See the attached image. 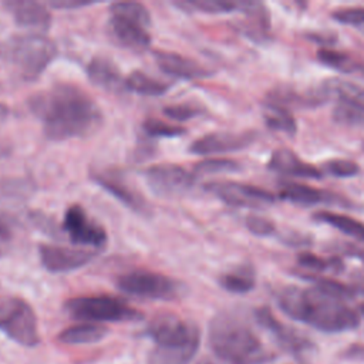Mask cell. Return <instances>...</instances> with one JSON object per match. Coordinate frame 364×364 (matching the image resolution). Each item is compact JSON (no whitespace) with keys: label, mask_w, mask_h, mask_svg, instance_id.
I'll use <instances>...</instances> for the list:
<instances>
[{"label":"cell","mask_w":364,"mask_h":364,"mask_svg":"<svg viewBox=\"0 0 364 364\" xmlns=\"http://www.w3.org/2000/svg\"><path fill=\"white\" fill-rule=\"evenodd\" d=\"M149 189L161 198H176L186 193L195 183V176L176 164H156L144 171Z\"/></svg>","instance_id":"10"},{"label":"cell","mask_w":364,"mask_h":364,"mask_svg":"<svg viewBox=\"0 0 364 364\" xmlns=\"http://www.w3.org/2000/svg\"><path fill=\"white\" fill-rule=\"evenodd\" d=\"M162 111L168 118L179 121V122L199 117L203 112V109L199 105L192 104V102H181V104L166 105V107H164Z\"/></svg>","instance_id":"34"},{"label":"cell","mask_w":364,"mask_h":364,"mask_svg":"<svg viewBox=\"0 0 364 364\" xmlns=\"http://www.w3.org/2000/svg\"><path fill=\"white\" fill-rule=\"evenodd\" d=\"M154 58L156 65L164 71L165 74L173 77V78H182V80H198L212 75V70L200 64L199 61L182 55L179 53L165 51V50H155Z\"/></svg>","instance_id":"16"},{"label":"cell","mask_w":364,"mask_h":364,"mask_svg":"<svg viewBox=\"0 0 364 364\" xmlns=\"http://www.w3.org/2000/svg\"><path fill=\"white\" fill-rule=\"evenodd\" d=\"M142 334L154 343L148 364H189L200 344L199 327L173 313L155 316Z\"/></svg>","instance_id":"3"},{"label":"cell","mask_w":364,"mask_h":364,"mask_svg":"<svg viewBox=\"0 0 364 364\" xmlns=\"http://www.w3.org/2000/svg\"><path fill=\"white\" fill-rule=\"evenodd\" d=\"M87 75L92 84L109 91L122 92L125 88V78L122 77L118 65L108 57L95 55L87 64Z\"/></svg>","instance_id":"20"},{"label":"cell","mask_w":364,"mask_h":364,"mask_svg":"<svg viewBox=\"0 0 364 364\" xmlns=\"http://www.w3.org/2000/svg\"><path fill=\"white\" fill-rule=\"evenodd\" d=\"M65 313L85 323H119V321H138L142 318L141 311L131 307L124 300L107 296H77L64 303Z\"/></svg>","instance_id":"6"},{"label":"cell","mask_w":364,"mask_h":364,"mask_svg":"<svg viewBox=\"0 0 364 364\" xmlns=\"http://www.w3.org/2000/svg\"><path fill=\"white\" fill-rule=\"evenodd\" d=\"M176 7L183 11H196V13H208V14H219V13H230L235 10L242 11L245 7V1H225V0H185L175 1Z\"/></svg>","instance_id":"29"},{"label":"cell","mask_w":364,"mask_h":364,"mask_svg":"<svg viewBox=\"0 0 364 364\" xmlns=\"http://www.w3.org/2000/svg\"><path fill=\"white\" fill-rule=\"evenodd\" d=\"M38 256L47 272L67 273L88 264L97 256V252L94 249H75L41 243L38 246Z\"/></svg>","instance_id":"14"},{"label":"cell","mask_w":364,"mask_h":364,"mask_svg":"<svg viewBox=\"0 0 364 364\" xmlns=\"http://www.w3.org/2000/svg\"><path fill=\"white\" fill-rule=\"evenodd\" d=\"M360 313H361V316L364 317V304H361V306H360Z\"/></svg>","instance_id":"42"},{"label":"cell","mask_w":364,"mask_h":364,"mask_svg":"<svg viewBox=\"0 0 364 364\" xmlns=\"http://www.w3.org/2000/svg\"><path fill=\"white\" fill-rule=\"evenodd\" d=\"M280 196L289 202L297 203V205H316V203H328L336 200V196L309 186V185H303V183H296V182H284L282 185V191H280Z\"/></svg>","instance_id":"23"},{"label":"cell","mask_w":364,"mask_h":364,"mask_svg":"<svg viewBox=\"0 0 364 364\" xmlns=\"http://www.w3.org/2000/svg\"><path fill=\"white\" fill-rule=\"evenodd\" d=\"M269 168L274 172L289 175V176H297V178L320 179L323 176L318 168L304 162L303 159L299 158V155H296L289 148L276 149L269 159Z\"/></svg>","instance_id":"21"},{"label":"cell","mask_w":364,"mask_h":364,"mask_svg":"<svg viewBox=\"0 0 364 364\" xmlns=\"http://www.w3.org/2000/svg\"><path fill=\"white\" fill-rule=\"evenodd\" d=\"M108 34L118 46L135 53H142L151 46V36L145 26L119 16L111 14Z\"/></svg>","instance_id":"17"},{"label":"cell","mask_w":364,"mask_h":364,"mask_svg":"<svg viewBox=\"0 0 364 364\" xmlns=\"http://www.w3.org/2000/svg\"><path fill=\"white\" fill-rule=\"evenodd\" d=\"M108 328L97 323H80L73 324L58 333L57 338L63 344L80 346V344H94L105 338Z\"/></svg>","instance_id":"22"},{"label":"cell","mask_w":364,"mask_h":364,"mask_svg":"<svg viewBox=\"0 0 364 364\" xmlns=\"http://www.w3.org/2000/svg\"><path fill=\"white\" fill-rule=\"evenodd\" d=\"M115 284L125 294L149 300H176L186 291L183 283L176 279L145 269H134L119 274Z\"/></svg>","instance_id":"7"},{"label":"cell","mask_w":364,"mask_h":364,"mask_svg":"<svg viewBox=\"0 0 364 364\" xmlns=\"http://www.w3.org/2000/svg\"><path fill=\"white\" fill-rule=\"evenodd\" d=\"M208 344L225 364H262L270 357L253 330L232 313H219L210 320Z\"/></svg>","instance_id":"4"},{"label":"cell","mask_w":364,"mask_h":364,"mask_svg":"<svg viewBox=\"0 0 364 364\" xmlns=\"http://www.w3.org/2000/svg\"><path fill=\"white\" fill-rule=\"evenodd\" d=\"M171 85H172L171 82L156 80L139 70H134L129 75L125 77L127 90L141 95H146V97L164 95L171 88Z\"/></svg>","instance_id":"24"},{"label":"cell","mask_w":364,"mask_h":364,"mask_svg":"<svg viewBox=\"0 0 364 364\" xmlns=\"http://www.w3.org/2000/svg\"><path fill=\"white\" fill-rule=\"evenodd\" d=\"M63 229L73 243L91 246L94 250L104 247L108 239L105 229L90 218L87 210L78 203L67 208L63 219Z\"/></svg>","instance_id":"11"},{"label":"cell","mask_w":364,"mask_h":364,"mask_svg":"<svg viewBox=\"0 0 364 364\" xmlns=\"http://www.w3.org/2000/svg\"><path fill=\"white\" fill-rule=\"evenodd\" d=\"M28 183L18 179H0V250H4L14 236L16 206L28 195Z\"/></svg>","instance_id":"13"},{"label":"cell","mask_w":364,"mask_h":364,"mask_svg":"<svg viewBox=\"0 0 364 364\" xmlns=\"http://www.w3.org/2000/svg\"><path fill=\"white\" fill-rule=\"evenodd\" d=\"M333 18L347 26H364V7H343L333 11Z\"/></svg>","instance_id":"36"},{"label":"cell","mask_w":364,"mask_h":364,"mask_svg":"<svg viewBox=\"0 0 364 364\" xmlns=\"http://www.w3.org/2000/svg\"><path fill=\"white\" fill-rule=\"evenodd\" d=\"M255 318L263 328L272 333V336L282 348L293 354H300L301 351H306L307 348L311 347L309 340H306L293 328L280 323L267 307H259L255 311Z\"/></svg>","instance_id":"18"},{"label":"cell","mask_w":364,"mask_h":364,"mask_svg":"<svg viewBox=\"0 0 364 364\" xmlns=\"http://www.w3.org/2000/svg\"><path fill=\"white\" fill-rule=\"evenodd\" d=\"M0 331L23 347H36L40 343L37 316L20 297L0 296Z\"/></svg>","instance_id":"8"},{"label":"cell","mask_w":364,"mask_h":364,"mask_svg":"<svg viewBox=\"0 0 364 364\" xmlns=\"http://www.w3.org/2000/svg\"><path fill=\"white\" fill-rule=\"evenodd\" d=\"M256 134L252 131L245 132H210L189 145V152L193 155H212L240 151L253 144Z\"/></svg>","instance_id":"15"},{"label":"cell","mask_w":364,"mask_h":364,"mask_svg":"<svg viewBox=\"0 0 364 364\" xmlns=\"http://www.w3.org/2000/svg\"><path fill=\"white\" fill-rule=\"evenodd\" d=\"M109 11L112 16H119L132 21H136L145 27L151 24L149 10L136 1H117L109 6Z\"/></svg>","instance_id":"30"},{"label":"cell","mask_w":364,"mask_h":364,"mask_svg":"<svg viewBox=\"0 0 364 364\" xmlns=\"http://www.w3.org/2000/svg\"><path fill=\"white\" fill-rule=\"evenodd\" d=\"M9 114H10L9 107L0 102V159L9 156L13 151V142L4 134V127L7 122Z\"/></svg>","instance_id":"38"},{"label":"cell","mask_w":364,"mask_h":364,"mask_svg":"<svg viewBox=\"0 0 364 364\" xmlns=\"http://www.w3.org/2000/svg\"><path fill=\"white\" fill-rule=\"evenodd\" d=\"M3 55L24 81H36L57 55L55 43L40 33L17 34L10 37Z\"/></svg>","instance_id":"5"},{"label":"cell","mask_w":364,"mask_h":364,"mask_svg":"<svg viewBox=\"0 0 364 364\" xmlns=\"http://www.w3.org/2000/svg\"><path fill=\"white\" fill-rule=\"evenodd\" d=\"M27 105L51 141L90 136L104 121L102 111L92 97L71 82H55L33 94Z\"/></svg>","instance_id":"1"},{"label":"cell","mask_w":364,"mask_h":364,"mask_svg":"<svg viewBox=\"0 0 364 364\" xmlns=\"http://www.w3.org/2000/svg\"><path fill=\"white\" fill-rule=\"evenodd\" d=\"M299 263L307 269V270H313V272H338L340 269H343V263L338 259H324L320 257L317 255L313 253H300L297 257Z\"/></svg>","instance_id":"33"},{"label":"cell","mask_w":364,"mask_h":364,"mask_svg":"<svg viewBox=\"0 0 364 364\" xmlns=\"http://www.w3.org/2000/svg\"><path fill=\"white\" fill-rule=\"evenodd\" d=\"M354 287L355 290L364 293V266L354 274Z\"/></svg>","instance_id":"41"},{"label":"cell","mask_w":364,"mask_h":364,"mask_svg":"<svg viewBox=\"0 0 364 364\" xmlns=\"http://www.w3.org/2000/svg\"><path fill=\"white\" fill-rule=\"evenodd\" d=\"M219 284L226 291L243 294L255 287V272L249 264H240L219 276Z\"/></svg>","instance_id":"25"},{"label":"cell","mask_w":364,"mask_h":364,"mask_svg":"<svg viewBox=\"0 0 364 364\" xmlns=\"http://www.w3.org/2000/svg\"><path fill=\"white\" fill-rule=\"evenodd\" d=\"M314 219L336 228L337 230L343 232L347 236H351L357 240L364 242V223H361L360 220H357L354 218L340 215V213H336V212L320 210V212L314 213Z\"/></svg>","instance_id":"28"},{"label":"cell","mask_w":364,"mask_h":364,"mask_svg":"<svg viewBox=\"0 0 364 364\" xmlns=\"http://www.w3.org/2000/svg\"><path fill=\"white\" fill-rule=\"evenodd\" d=\"M50 7L54 9H80V7H87L94 4V1H50Z\"/></svg>","instance_id":"40"},{"label":"cell","mask_w":364,"mask_h":364,"mask_svg":"<svg viewBox=\"0 0 364 364\" xmlns=\"http://www.w3.org/2000/svg\"><path fill=\"white\" fill-rule=\"evenodd\" d=\"M354 290L330 279H318L313 287H284L277 294V304L297 321L324 333H340L360 324L358 314L346 303Z\"/></svg>","instance_id":"2"},{"label":"cell","mask_w":364,"mask_h":364,"mask_svg":"<svg viewBox=\"0 0 364 364\" xmlns=\"http://www.w3.org/2000/svg\"><path fill=\"white\" fill-rule=\"evenodd\" d=\"M246 226L256 236H269L274 230L273 222L257 215H249L246 218Z\"/></svg>","instance_id":"37"},{"label":"cell","mask_w":364,"mask_h":364,"mask_svg":"<svg viewBox=\"0 0 364 364\" xmlns=\"http://www.w3.org/2000/svg\"><path fill=\"white\" fill-rule=\"evenodd\" d=\"M31 220L33 223L41 229L43 232L48 233V235H55V230H54V222L47 219L46 215H43L41 212H33L31 213Z\"/></svg>","instance_id":"39"},{"label":"cell","mask_w":364,"mask_h":364,"mask_svg":"<svg viewBox=\"0 0 364 364\" xmlns=\"http://www.w3.org/2000/svg\"><path fill=\"white\" fill-rule=\"evenodd\" d=\"M205 189L232 206L262 209L270 206L274 202V196L270 192L259 186L240 182H210L205 186Z\"/></svg>","instance_id":"12"},{"label":"cell","mask_w":364,"mask_h":364,"mask_svg":"<svg viewBox=\"0 0 364 364\" xmlns=\"http://www.w3.org/2000/svg\"><path fill=\"white\" fill-rule=\"evenodd\" d=\"M323 168L326 172L337 178L354 176L360 171V166L351 159H330L323 164Z\"/></svg>","instance_id":"35"},{"label":"cell","mask_w":364,"mask_h":364,"mask_svg":"<svg viewBox=\"0 0 364 364\" xmlns=\"http://www.w3.org/2000/svg\"><path fill=\"white\" fill-rule=\"evenodd\" d=\"M317 58L334 68V70H338L341 73H348V74H353V73H361L364 74V61H361L360 58L351 55V54H347L344 51H337V50H331V48H321L317 51Z\"/></svg>","instance_id":"27"},{"label":"cell","mask_w":364,"mask_h":364,"mask_svg":"<svg viewBox=\"0 0 364 364\" xmlns=\"http://www.w3.org/2000/svg\"><path fill=\"white\" fill-rule=\"evenodd\" d=\"M3 7L20 27L36 31H47L51 26V13L41 3L30 0H13L4 1Z\"/></svg>","instance_id":"19"},{"label":"cell","mask_w":364,"mask_h":364,"mask_svg":"<svg viewBox=\"0 0 364 364\" xmlns=\"http://www.w3.org/2000/svg\"><path fill=\"white\" fill-rule=\"evenodd\" d=\"M142 131L151 138H175L186 134V128L182 125H171L158 118H146L142 122Z\"/></svg>","instance_id":"32"},{"label":"cell","mask_w":364,"mask_h":364,"mask_svg":"<svg viewBox=\"0 0 364 364\" xmlns=\"http://www.w3.org/2000/svg\"><path fill=\"white\" fill-rule=\"evenodd\" d=\"M263 118L266 125L277 132H284L287 135H294L297 131V124L294 117L289 112L287 108L273 104L264 102L263 105Z\"/></svg>","instance_id":"26"},{"label":"cell","mask_w":364,"mask_h":364,"mask_svg":"<svg viewBox=\"0 0 364 364\" xmlns=\"http://www.w3.org/2000/svg\"><path fill=\"white\" fill-rule=\"evenodd\" d=\"M90 178L134 213L145 218L152 213L151 205L146 198L138 191L134 183H131V181L122 171L111 166L92 168L90 171Z\"/></svg>","instance_id":"9"},{"label":"cell","mask_w":364,"mask_h":364,"mask_svg":"<svg viewBox=\"0 0 364 364\" xmlns=\"http://www.w3.org/2000/svg\"><path fill=\"white\" fill-rule=\"evenodd\" d=\"M242 165L233 159L225 158H212L203 159L193 166V176H206V175H218V173H233L239 172Z\"/></svg>","instance_id":"31"}]
</instances>
